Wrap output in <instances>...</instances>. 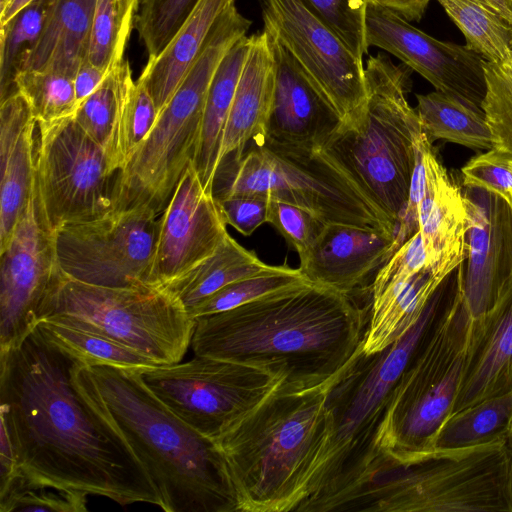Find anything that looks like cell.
I'll return each mask as SVG.
<instances>
[{
    "label": "cell",
    "instance_id": "cell-29",
    "mask_svg": "<svg viewBox=\"0 0 512 512\" xmlns=\"http://www.w3.org/2000/svg\"><path fill=\"white\" fill-rule=\"evenodd\" d=\"M249 47L250 38L245 36L229 49L213 76L206 96L200 138L192 163L203 185L211 190L224 127Z\"/></svg>",
    "mask_w": 512,
    "mask_h": 512
},
{
    "label": "cell",
    "instance_id": "cell-7",
    "mask_svg": "<svg viewBox=\"0 0 512 512\" xmlns=\"http://www.w3.org/2000/svg\"><path fill=\"white\" fill-rule=\"evenodd\" d=\"M449 281L434 294L419 320L382 351L366 354L363 342L334 377L327 396L330 437L321 464L297 512H315L348 487L378 455L377 435L391 394L417 346L451 301Z\"/></svg>",
    "mask_w": 512,
    "mask_h": 512
},
{
    "label": "cell",
    "instance_id": "cell-39",
    "mask_svg": "<svg viewBox=\"0 0 512 512\" xmlns=\"http://www.w3.org/2000/svg\"><path fill=\"white\" fill-rule=\"evenodd\" d=\"M299 269L280 265L273 271L232 282L198 305L190 316L196 318L228 311L267 294L306 282Z\"/></svg>",
    "mask_w": 512,
    "mask_h": 512
},
{
    "label": "cell",
    "instance_id": "cell-38",
    "mask_svg": "<svg viewBox=\"0 0 512 512\" xmlns=\"http://www.w3.org/2000/svg\"><path fill=\"white\" fill-rule=\"evenodd\" d=\"M17 91L27 101L37 128L74 117L78 108L74 78L41 70H21L14 78Z\"/></svg>",
    "mask_w": 512,
    "mask_h": 512
},
{
    "label": "cell",
    "instance_id": "cell-34",
    "mask_svg": "<svg viewBox=\"0 0 512 512\" xmlns=\"http://www.w3.org/2000/svg\"><path fill=\"white\" fill-rule=\"evenodd\" d=\"M134 83L129 62L123 59L78 106L74 115L83 131L104 149L111 166L115 131Z\"/></svg>",
    "mask_w": 512,
    "mask_h": 512
},
{
    "label": "cell",
    "instance_id": "cell-2",
    "mask_svg": "<svg viewBox=\"0 0 512 512\" xmlns=\"http://www.w3.org/2000/svg\"><path fill=\"white\" fill-rule=\"evenodd\" d=\"M369 308L309 281L195 319V355L265 370L304 389L332 380L361 346Z\"/></svg>",
    "mask_w": 512,
    "mask_h": 512
},
{
    "label": "cell",
    "instance_id": "cell-14",
    "mask_svg": "<svg viewBox=\"0 0 512 512\" xmlns=\"http://www.w3.org/2000/svg\"><path fill=\"white\" fill-rule=\"evenodd\" d=\"M159 213L146 202L119 203L99 218L54 233L65 276L106 287L150 286Z\"/></svg>",
    "mask_w": 512,
    "mask_h": 512
},
{
    "label": "cell",
    "instance_id": "cell-19",
    "mask_svg": "<svg viewBox=\"0 0 512 512\" xmlns=\"http://www.w3.org/2000/svg\"><path fill=\"white\" fill-rule=\"evenodd\" d=\"M467 209V255L461 296L474 320L512 295V205L476 188L463 191Z\"/></svg>",
    "mask_w": 512,
    "mask_h": 512
},
{
    "label": "cell",
    "instance_id": "cell-22",
    "mask_svg": "<svg viewBox=\"0 0 512 512\" xmlns=\"http://www.w3.org/2000/svg\"><path fill=\"white\" fill-rule=\"evenodd\" d=\"M37 123L22 94L0 102V251L23 216L35 185Z\"/></svg>",
    "mask_w": 512,
    "mask_h": 512
},
{
    "label": "cell",
    "instance_id": "cell-32",
    "mask_svg": "<svg viewBox=\"0 0 512 512\" xmlns=\"http://www.w3.org/2000/svg\"><path fill=\"white\" fill-rule=\"evenodd\" d=\"M512 425V390L459 410L440 429L434 449H453L508 439Z\"/></svg>",
    "mask_w": 512,
    "mask_h": 512
},
{
    "label": "cell",
    "instance_id": "cell-10",
    "mask_svg": "<svg viewBox=\"0 0 512 512\" xmlns=\"http://www.w3.org/2000/svg\"><path fill=\"white\" fill-rule=\"evenodd\" d=\"M251 24L236 6L218 20L198 59L122 172L120 203L146 202L158 213L163 211L194 159L213 76L225 54L246 36Z\"/></svg>",
    "mask_w": 512,
    "mask_h": 512
},
{
    "label": "cell",
    "instance_id": "cell-53",
    "mask_svg": "<svg viewBox=\"0 0 512 512\" xmlns=\"http://www.w3.org/2000/svg\"><path fill=\"white\" fill-rule=\"evenodd\" d=\"M11 0H0V12L5 9Z\"/></svg>",
    "mask_w": 512,
    "mask_h": 512
},
{
    "label": "cell",
    "instance_id": "cell-3",
    "mask_svg": "<svg viewBox=\"0 0 512 512\" xmlns=\"http://www.w3.org/2000/svg\"><path fill=\"white\" fill-rule=\"evenodd\" d=\"M73 382L121 435L166 512H240L223 454L142 382L136 370L76 360Z\"/></svg>",
    "mask_w": 512,
    "mask_h": 512
},
{
    "label": "cell",
    "instance_id": "cell-25",
    "mask_svg": "<svg viewBox=\"0 0 512 512\" xmlns=\"http://www.w3.org/2000/svg\"><path fill=\"white\" fill-rule=\"evenodd\" d=\"M249 38L248 55L223 131L218 167L227 157L239 158L255 136L266 134L274 93L273 55L264 29Z\"/></svg>",
    "mask_w": 512,
    "mask_h": 512
},
{
    "label": "cell",
    "instance_id": "cell-16",
    "mask_svg": "<svg viewBox=\"0 0 512 512\" xmlns=\"http://www.w3.org/2000/svg\"><path fill=\"white\" fill-rule=\"evenodd\" d=\"M0 257V352H4L34 330L44 301L63 276L54 233L38 213L35 185Z\"/></svg>",
    "mask_w": 512,
    "mask_h": 512
},
{
    "label": "cell",
    "instance_id": "cell-55",
    "mask_svg": "<svg viewBox=\"0 0 512 512\" xmlns=\"http://www.w3.org/2000/svg\"><path fill=\"white\" fill-rule=\"evenodd\" d=\"M511 163H512V161H511ZM510 203H511V205H512V192H511V202H510Z\"/></svg>",
    "mask_w": 512,
    "mask_h": 512
},
{
    "label": "cell",
    "instance_id": "cell-12",
    "mask_svg": "<svg viewBox=\"0 0 512 512\" xmlns=\"http://www.w3.org/2000/svg\"><path fill=\"white\" fill-rule=\"evenodd\" d=\"M121 174L74 117L37 128L36 205L52 233L114 209L120 203Z\"/></svg>",
    "mask_w": 512,
    "mask_h": 512
},
{
    "label": "cell",
    "instance_id": "cell-23",
    "mask_svg": "<svg viewBox=\"0 0 512 512\" xmlns=\"http://www.w3.org/2000/svg\"><path fill=\"white\" fill-rule=\"evenodd\" d=\"M426 188L417 218L427 265L458 268L467 255V209L463 191L450 179L432 143L424 145Z\"/></svg>",
    "mask_w": 512,
    "mask_h": 512
},
{
    "label": "cell",
    "instance_id": "cell-4",
    "mask_svg": "<svg viewBox=\"0 0 512 512\" xmlns=\"http://www.w3.org/2000/svg\"><path fill=\"white\" fill-rule=\"evenodd\" d=\"M333 379L304 389L280 381L214 440L240 512L295 511L306 499L330 437L326 403Z\"/></svg>",
    "mask_w": 512,
    "mask_h": 512
},
{
    "label": "cell",
    "instance_id": "cell-56",
    "mask_svg": "<svg viewBox=\"0 0 512 512\" xmlns=\"http://www.w3.org/2000/svg\"><path fill=\"white\" fill-rule=\"evenodd\" d=\"M510 1V4H511V7H512V0H509Z\"/></svg>",
    "mask_w": 512,
    "mask_h": 512
},
{
    "label": "cell",
    "instance_id": "cell-44",
    "mask_svg": "<svg viewBox=\"0 0 512 512\" xmlns=\"http://www.w3.org/2000/svg\"><path fill=\"white\" fill-rule=\"evenodd\" d=\"M330 27L359 58L367 53L365 16L369 0H299Z\"/></svg>",
    "mask_w": 512,
    "mask_h": 512
},
{
    "label": "cell",
    "instance_id": "cell-30",
    "mask_svg": "<svg viewBox=\"0 0 512 512\" xmlns=\"http://www.w3.org/2000/svg\"><path fill=\"white\" fill-rule=\"evenodd\" d=\"M277 267L265 264L227 234L211 256L161 288L176 298L190 315L226 285Z\"/></svg>",
    "mask_w": 512,
    "mask_h": 512
},
{
    "label": "cell",
    "instance_id": "cell-41",
    "mask_svg": "<svg viewBox=\"0 0 512 512\" xmlns=\"http://www.w3.org/2000/svg\"><path fill=\"white\" fill-rule=\"evenodd\" d=\"M486 94L481 108L492 136V148L512 155V61H484Z\"/></svg>",
    "mask_w": 512,
    "mask_h": 512
},
{
    "label": "cell",
    "instance_id": "cell-33",
    "mask_svg": "<svg viewBox=\"0 0 512 512\" xmlns=\"http://www.w3.org/2000/svg\"><path fill=\"white\" fill-rule=\"evenodd\" d=\"M460 29L466 46L485 61H512V26L483 0H437Z\"/></svg>",
    "mask_w": 512,
    "mask_h": 512
},
{
    "label": "cell",
    "instance_id": "cell-8",
    "mask_svg": "<svg viewBox=\"0 0 512 512\" xmlns=\"http://www.w3.org/2000/svg\"><path fill=\"white\" fill-rule=\"evenodd\" d=\"M457 274L453 298L411 356L379 427V451L398 461L434 450L462 385L473 318L462 301L459 268Z\"/></svg>",
    "mask_w": 512,
    "mask_h": 512
},
{
    "label": "cell",
    "instance_id": "cell-50",
    "mask_svg": "<svg viewBox=\"0 0 512 512\" xmlns=\"http://www.w3.org/2000/svg\"><path fill=\"white\" fill-rule=\"evenodd\" d=\"M108 73L88 61L81 65L74 77L75 95L78 106L96 90Z\"/></svg>",
    "mask_w": 512,
    "mask_h": 512
},
{
    "label": "cell",
    "instance_id": "cell-57",
    "mask_svg": "<svg viewBox=\"0 0 512 512\" xmlns=\"http://www.w3.org/2000/svg\"><path fill=\"white\" fill-rule=\"evenodd\" d=\"M139 2H141V0H139Z\"/></svg>",
    "mask_w": 512,
    "mask_h": 512
},
{
    "label": "cell",
    "instance_id": "cell-43",
    "mask_svg": "<svg viewBox=\"0 0 512 512\" xmlns=\"http://www.w3.org/2000/svg\"><path fill=\"white\" fill-rule=\"evenodd\" d=\"M87 493L27 482L23 476L0 494L1 512H85Z\"/></svg>",
    "mask_w": 512,
    "mask_h": 512
},
{
    "label": "cell",
    "instance_id": "cell-49",
    "mask_svg": "<svg viewBox=\"0 0 512 512\" xmlns=\"http://www.w3.org/2000/svg\"><path fill=\"white\" fill-rule=\"evenodd\" d=\"M0 434V494H2L22 476V473L12 439L2 424Z\"/></svg>",
    "mask_w": 512,
    "mask_h": 512
},
{
    "label": "cell",
    "instance_id": "cell-40",
    "mask_svg": "<svg viewBox=\"0 0 512 512\" xmlns=\"http://www.w3.org/2000/svg\"><path fill=\"white\" fill-rule=\"evenodd\" d=\"M158 110L146 86L134 83L122 110L113 143L112 166L124 171L139 147L150 134Z\"/></svg>",
    "mask_w": 512,
    "mask_h": 512
},
{
    "label": "cell",
    "instance_id": "cell-21",
    "mask_svg": "<svg viewBox=\"0 0 512 512\" xmlns=\"http://www.w3.org/2000/svg\"><path fill=\"white\" fill-rule=\"evenodd\" d=\"M395 233L384 229L324 224L299 271L313 284L351 295L395 252Z\"/></svg>",
    "mask_w": 512,
    "mask_h": 512
},
{
    "label": "cell",
    "instance_id": "cell-5",
    "mask_svg": "<svg viewBox=\"0 0 512 512\" xmlns=\"http://www.w3.org/2000/svg\"><path fill=\"white\" fill-rule=\"evenodd\" d=\"M512 512L508 439L434 449L409 461L379 452L359 478L316 512Z\"/></svg>",
    "mask_w": 512,
    "mask_h": 512
},
{
    "label": "cell",
    "instance_id": "cell-18",
    "mask_svg": "<svg viewBox=\"0 0 512 512\" xmlns=\"http://www.w3.org/2000/svg\"><path fill=\"white\" fill-rule=\"evenodd\" d=\"M226 226L213 190L190 162L159 217L149 285L162 287L211 256Z\"/></svg>",
    "mask_w": 512,
    "mask_h": 512
},
{
    "label": "cell",
    "instance_id": "cell-26",
    "mask_svg": "<svg viewBox=\"0 0 512 512\" xmlns=\"http://www.w3.org/2000/svg\"><path fill=\"white\" fill-rule=\"evenodd\" d=\"M235 2L200 0L165 48L148 60L138 81L148 89L159 113L198 59L218 20Z\"/></svg>",
    "mask_w": 512,
    "mask_h": 512
},
{
    "label": "cell",
    "instance_id": "cell-42",
    "mask_svg": "<svg viewBox=\"0 0 512 512\" xmlns=\"http://www.w3.org/2000/svg\"><path fill=\"white\" fill-rule=\"evenodd\" d=\"M200 0H141L137 29L148 53L154 59L170 42Z\"/></svg>",
    "mask_w": 512,
    "mask_h": 512
},
{
    "label": "cell",
    "instance_id": "cell-37",
    "mask_svg": "<svg viewBox=\"0 0 512 512\" xmlns=\"http://www.w3.org/2000/svg\"><path fill=\"white\" fill-rule=\"evenodd\" d=\"M139 0H96L87 61L109 72L121 62L133 28Z\"/></svg>",
    "mask_w": 512,
    "mask_h": 512
},
{
    "label": "cell",
    "instance_id": "cell-1",
    "mask_svg": "<svg viewBox=\"0 0 512 512\" xmlns=\"http://www.w3.org/2000/svg\"><path fill=\"white\" fill-rule=\"evenodd\" d=\"M76 358L34 330L0 352V419L30 483L160 507L158 492L121 435L73 382Z\"/></svg>",
    "mask_w": 512,
    "mask_h": 512
},
{
    "label": "cell",
    "instance_id": "cell-6",
    "mask_svg": "<svg viewBox=\"0 0 512 512\" xmlns=\"http://www.w3.org/2000/svg\"><path fill=\"white\" fill-rule=\"evenodd\" d=\"M411 69L377 54L365 65L366 100L318 149L397 228L422 128L406 98Z\"/></svg>",
    "mask_w": 512,
    "mask_h": 512
},
{
    "label": "cell",
    "instance_id": "cell-11",
    "mask_svg": "<svg viewBox=\"0 0 512 512\" xmlns=\"http://www.w3.org/2000/svg\"><path fill=\"white\" fill-rule=\"evenodd\" d=\"M41 319L100 334L158 365L182 360L195 327L182 304L161 287L98 286L64 273L44 301Z\"/></svg>",
    "mask_w": 512,
    "mask_h": 512
},
{
    "label": "cell",
    "instance_id": "cell-54",
    "mask_svg": "<svg viewBox=\"0 0 512 512\" xmlns=\"http://www.w3.org/2000/svg\"><path fill=\"white\" fill-rule=\"evenodd\" d=\"M509 443H510V446H511V449H512V425H511L510 433H509Z\"/></svg>",
    "mask_w": 512,
    "mask_h": 512
},
{
    "label": "cell",
    "instance_id": "cell-48",
    "mask_svg": "<svg viewBox=\"0 0 512 512\" xmlns=\"http://www.w3.org/2000/svg\"><path fill=\"white\" fill-rule=\"evenodd\" d=\"M217 200L226 224L244 236H250L262 224L268 222L269 200L266 198L230 196Z\"/></svg>",
    "mask_w": 512,
    "mask_h": 512
},
{
    "label": "cell",
    "instance_id": "cell-52",
    "mask_svg": "<svg viewBox=\"0 0 512 512\" xmlns=\"http://www.w3.org/2000/svg\"><path fill=\"white\" fill-rule=\"evenodd\" d=\"M33 0H11L3 11L0 12V25L10 21L20 10Z\"/></svg>",
    "mask_w": 512,
    "mask_h": 512
},
{
    "label": "cell",
    "instance_id": "cell-46",
    "mask_svg": "<svg viewBox=\"0 0 512 512\" xmlns=\"http://www.w3.org/2000/svg\"><path fill=\"white\" fill-rule=\"evenodd\" d=\"M268 223L294 248L299 258L310 249L324 225L308 211L277 200H269Z\"/></svg>",
    "mask_w": 512,
    "mask_h": 512
},
{
    "label": "cell",
    "instance_id": "cell-13",
    "mask_svg": "<svg viewBox=\"0 0 512 512\" xmlns=\"http://www.w3.org/2000/svg\"><path fill=\"white\" fill-rule=\"evenodd\" d=\"M136 372L172 412L213 441L282 381L250 365L197 355Z\"/></svg>",
    "mask_w": 512,
    "mask_h": 512
},
{
    "label": "cell",
    "instance_id": "cell-45",
    "mask_svg": "<svg viewBox=\"0 0 512 512\" xmlns=\"http://www.w3.org/2000/svg\"><path fill=\"white\" fill-rule=\"evenodd\" d=\"M512 155L496 149L487 150L470 159L461 169L465 188L494 193L511 202Z\"/></svg>",
    "mask_w": 512,
    "mask_h": 512
},
{
    "label": "cell",
    "instance_id": "cell-27",
    "mask_svg": "<svg viewBox=\"0 0 512 512\" xmlns=\"http://www.w3.org/2000/svg\"><path fill=\"white\" fill-rule=\"evenodd\" d=\"M457 269V268H456ZM453 267H426L371 298L363 351L373 354L401 338L421 317Z\"/></svg>",
    "mask_w": 512,
    "mask_h": 512
},
{
    "label": "cell",
    "instance_id": "cell-31",
    "mask_svg": "<svg viewBox=\"0 0 512 512\" xmlns=\"http://www.w3.org/2000/svg\"><path fill=\"white\" fill-rule=\"evenodd\" d=\"M416 112L422 131L431 143L435 140L470 149H492V136L481 108L435 90L417 94Z\"/></svg>",
    "mask_w": 512,
    "mask_h": 512
},
{
    "label": "cell",
    "instance_id": "cell-24",
    "mask_svg": "<svg viewBox=\"0 0 512 512\" xmlns=\"http://www.w3.org/2000/svg\"><path fill=\"white\" fill-rule=\"evenodd\" d=\"M511 390L512 295L480 319H473L465 374L453 413Z\"/></svg>",
    "mask_w": 512,
    "mask_h": 512
},
{
    "label": "cell",
    "instance_id": "cell-28",
    "mask_svg": "<svg viewBox=\"0 0 512 512\" xmlns=\"http://www.w3.org/2000/svg\"><path fill=\"white\" fill-rule=\"evenodd\" d=\"M95 2L57 0L40 39L21 70L52 71L74 78L87 61Z\"/></svg>",
    "mask_w": 512,
    "mask_h": 512
},
{
    "label": "cell",
    "instance_id": "cell-20",
    "mask_svg": "<svg viewBox=\"0 0 512 512\" xmlns=\"http://www.w3.org/2000/svg\"><path fill=\"white\" fill-rule=\"evenodd\" d=\"M268 36L274 61V93L266 135L279 143L318 150L342 120L291 54Z\"/></svg>",
    "mask_w": 512,
    "mask_h": 512
},
{
    "label": "cell",
    "instance_id": "cell-15",
    "mask_svg": "<svg viewBox=\"0 0 512 512\" xmlns=\"http://www.w3.org/2000/svg\"><path fill=\"white\" fill-rule=\"evenodd\" d=\"M264 30L294 58L342 122L366 100L365 66L348 45L299 0H261Z\"/></svg>",
    "mask_w": 512,
    "mask_h": 512
},
{
    "label": "cell",
    "instance_id": "cell-35",
    "mask_svg": "<svg viewBox=\"0 0 512 512\" xmlns=\"http://www.w3.org/2000/svg\"><path fill=\"white\" fill-rule=\"evenodd\" d=\"M35 328L51 344L85 365H109L129 370L156 366L139 352L100 334L41 319Z\"/></svg>",
    "mask_w": 512,
    "mask_h": 512
},
{
    "label": "cell",
    "instance_id": "cell-47",
    "mask_svg": "<svg viewBox=\"0 0 512 512\" xmlns=\"http://www.w3.org/2000/svg\"><path fill=\"white\" fill-rule=\"evenodd\" d=\"M426 267L429 266L418 230L378 269L371 285V298L396 283L409 280Z\"/></svg>",
    "mask_w": 512,
    "mask_h": 512
},
{
    "label": "cell",
    "instance_id": "cell-36",
    "mask_svg": "<svg viewBox=\"0 0 512 512\" xmlns=\"http://www.w3.org/2000/svg\"><path fill=\"white\" fill-rule=\"evenodd\" d=\"M56 3L57 0H33L0 25L1 100L16 91L15 75L40 39Z\"/></svg>",
    "mask_w": 512,
    "mask_h": 512
},
{
    "label": "cell",
    "instance_id": "cell-51",
    "mask_svg": "<svg viewBox=\"0 0 512 512\" xmlns=\"http://www.w3.org/2000/svg\"><path fill=\"white\" fill-rule=\"evenodd\" d=\"M386 7L408 21H419L425 14L431 0H369Z\"/></svg>",
    "mask_w": 512,
    "mask_h": 512
},
{
    "label": "cell",
    "instance_id": "cell-9",
    "mask_svg": "<svg viewBox=\"0 0 512 512\" xmlns=\"http://www.w3.org/2000/svg\"><path fill=\"white\" fill-rule=\"evenodd\" d=\"M217 199L257 196L298 206L324 224L396 227L318 150L255 136L239 158L224 159L214 178Z\"/></svg>",
    "mask_w": 512,
    "mask_h": 512
},
{
    "label": "cell",
    "instance_id": "cell-17",
    "mask_svg": "<svg viewBox=\"0 0 512 512\" xmlns=\"http://www.w3.org/2000/svg\"><path fill=\"white\" fill-rule=\"evenodd\" d=\"M365 40L368 47L400 59L437 91L481 108L486 94L485 60L466 45L438 40L371 1L366 8Z\"/></svg>",
    "mask_w": 512,
    "mask_h": 512
}]
</instances>
